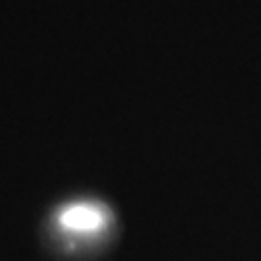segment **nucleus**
<instances>
[{
    "label": "nucleus",
    "instance_id": "nucleus-1",
    "mask_svg": "<svg viewBox=\"0 0 261 261\" xmlns=\"http://www.w3.org/2000/svg\"><path fill=\"white\" fill-rule=\"evenodd\" d=\"M107 209L97 203L89 201H80V203H70L60 209L58 213V224L60 228L68 234H77V236H91V234L101 232L107 226Z\"/></svg>",
    "mask_w": 261,
    "mask_h": 261
}]
</instances>
